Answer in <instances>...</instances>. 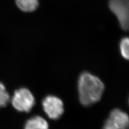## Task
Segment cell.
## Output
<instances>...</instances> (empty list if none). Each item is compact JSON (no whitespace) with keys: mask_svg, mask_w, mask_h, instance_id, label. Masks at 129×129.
Instances as JSON below:
<instances>
[{"mask_svg":"<svg viewBox=\"0 0 129 129\" xmlns=\"http://www.w3.org/2000/svg\"><path fill=\"white\" fill-rule=\"evenodd\" d=\"M129 5L128 0H110L109 7L119 22L122 29L127 31L128 29Z\"/></svg>","mask_w":129,"mask_h":129,"instance_id":"3","label":"cell"},{"mask_svg":"<svg viewBox=\"0 0 129 129\" xmlns=\"http://www.w3.org/2000/svg\"><path fill=\"white\" fill-rule=\"evenodd\" d=\"M120 50L123 57L128 60L129 57V39L127 37L124 38L121 40Z\"/></svg>","mask_w":129,"mask_h":129,"instance_id":"9","label":"cell"},{"mask_svg":"<svg viewBox=\"0 0 129 129\" xmlns=\"http://www.w3.org/2000/svg\"><path fill=\"white\" fill-rule=\"evenodd\" d=\"M104 90V85L99 78L89 73H83L78 81L80 101L88 107L100 100Z\"/></svg>","mask_w":129,"mask_h":129,"instance_id":"1","label":"cell"},{"mask_svg":"<svg viewBox=\"0 0 129 129\" xmlns=\"http://www.w3.org/2000/svg\"><path fill=\"white\" fill-rule=\"evenodd\" d=\"M129 118L126 113L118 109L111 111L103 129H128Z\"/></svg>","mask_w":129,"mask_h":129,"instance_id":"4","label":"cell"},{"mask_svg":"<svg viewBox=\"0 0 129 129\" xmlns=\"http://www.w3.org/2000/svg\"><path fill=\"white\" fill-rule=\"evenodd\" d=\"M10 101V96L5 85L0 82V108L6 107Z\"/></svg>","mask_w":129,"mask_h":129,"instance_id":"8","label":"cell"},{"mask_svg":"<svg viewBox=\"0 0 129 129\" xmlns=\"http://www.w3.org/2000/svg\"><path fill=\"white\" fill-rule=\"evenodd\" d=\"M43 106L48 117L52 119L59 118L64 111L63 103L61 100L54 96H46L43 101Z\"/></svg>","mask_w":129,"mask_h":129,"instance_id":"5","label":"cell"},{"mask_svg":"<svg viewBox=\"0 0 129 129\" xmlns=\"http://www.w3.org/2000/svg\"><path fill=\"white\" fill-rule=\"evenodd\" d=\"M24 129H48V124L42 117L36 116L27 121Z\"/></svg>","mask_w":129,"mask_h":129,"instance_id":"6","label":"cell"},{"mask_svg":"<svg viewBox=\"0 0 129 129\" xmlns=\"http://www.w3.org/2000/svg\"><path fill=\"white\" fill-rule=\"evenodd\" d=\"M11 103L17 111L28 112L35 104V99L29 90L26 88H21L15 91Z\"/></svg>","mask_w":129,"mask_h":129,"instance_id":"2","label":"cell"},{"mask_svg":"<svg viewBox=\"0 0 129 129\" xmlns=\"http://www.w3.org/2000/svg\"><path fill=\"white\" fill-rule=\"evenodd\" d=\"M16 5L24 12H32L38 6V0H16Z\"/></svg>","mask_w":129,"mask_h":129,"instance_id":"7","label":"cell"}]
</instances>
